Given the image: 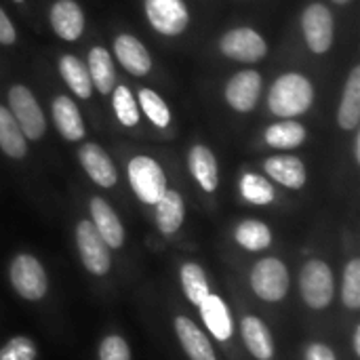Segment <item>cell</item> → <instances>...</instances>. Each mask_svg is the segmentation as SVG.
<instances>
[{"instance_id":"8d00e7d4","label":"cell","mask_w":360,"mask_h":360,"mask_svg":"<svg viewBox=\"0 0 360 360\" xmlns=\"http://www.w3.org/2000/svg\"><path fill=\"white\" fill-rule=\"evenodd\" d=\"M306 360H338L333 350L327 348L325 344H312L306 352Z\"/></svg>"},{"instance_id":"7a4b0ae2","label":"cell","mask_w":360,"mask_h":360,"mask_svg":"<svg viewBox=\"0 0 360 360\" xmlns=\"http://www.w3.org/2000/svg\"><path fill=\"white\" fill-rule=\"evenodd\" d=\"M129 181L137 198L146 205H156L167 192L165 171L150 156H135L129 162Z\"/></svg>"},{"instance_id":"8fae6325","label":"cell","mask_w":360,"mask_h":360,"mask_svg":"<svg viewBox=\"0 0 360 360\" xmlns=\"http://www.w3.org/2000/svg\"><path fill=\"white\" fill-rule=\"evenodd\" d=\"M262 93V76L255 70L238 72L226 84V101L236 112H251Z\"/></svg>"},{"instance_id":"f35d334b","label":"cell","mask_w":360,"mask_h":360,"mask_svg":"<svg viewBox=\"0 0 360 360\" xmlns=\"http://www.w3.org/2000/svg\"><path fill=\"white\" fill-rule=\"evenodd\" d=\"M354 158H356V162H360V135H356V139H354Z\"/></svg>"},{"instance_id":"5bb4252c","label":"cell","mask_w":360,"mask_h":360,"mask_svg":"<svg viewBox=\"0 0 360 360\" xmlns=\"http://www.w3.org/2000/svg\"><path fill=\"white\" fill-rule=\"evenodd\" d=\"M91 217H93V226L99 232V236L105 240L108 247L118 249L124 243V228L118 219V215L114 213V209L103 200V198H93L91 200Z\"/></svg>"},{"instance_id":"1f68e13d","label":"cell","mask_w":360,"mask_h":360,"mask_svg":"<svg viewBox=\"0 0 360 360\" xmlns=\"http://www.w3.org/2000/svg\"><path fill=\"white\" fill-rule=\"evenodd\" d=\"M240 192L253 205H270L274 200V188L264 177L253 173H247L240 179Z\"/></svg>"},{"instance_id":"3957f363","label":"cell","mask_w":360,"mask_h":360,"mask_svg":"<svg viewBox=\"0 0 360 360\" xmlns=\"http://www.w3.org/2000/svg\"><path fill=\"white\" fill-rule=\"evenodd\" d=\"M300 291L312 310H323L333 300V272L321 259H310L300 274Z\"/></svg>"},{"instance_id":"ffe728a7","label":"cell","mask_w":360,"mask_h":360,"mask_svg":"<svg viewBox=\"0 0 360 360\" xmlns=\"http://www.w3.org/2000/svg\"><path fill=\"white\" fill-rule=\"evenodd\" d=\"M198 308H200L205 325L209 327V331L213 333L215 340L226 342L232 338V319H230V312H228V306L224 304V300L209 293Z\"/></svg>"},{"instance_id":"f1b7e54d","label":"cell","mask_w":360,"mask_h":360,"mask_svg":"<svg viewBox=\"0 0 360 360\" xmlns=\"http://www.w3.org/2000/svg\"><path fill=\"white\" fill-rule=\"evenodd\" d=\"M181 287L186 297L194 304L200 306L205 302V297L209 295V283H207V274L198 264H186L181 268Z\"/></svg>"},{"instance_id":"d6986e66","label":"cell","mask_w":360,"mask_h":360,"mask_svg":"<svg viewBox=\"0 0 360 360\" xmlns=\"http://www.w3.org/2000/svg\"><path fill=\"white\" fill-rule=\"evenodd\" d=\"M190 171L200 184L205 192H215L219 184V171H217V160L215 154L207 146H194L188 156Z\"/></svg>"},{"instance_id":"4316f807","label":"cell","mask_w":360,"mask_h":360,"mask_svg":"<svg viewBox=\"0 0 360 360\" xmlns=\"http://www.w3.org/2000/svg\"><path fill=\"white\" fill-rule=\"evenodd\" d=\"M304 139H306V129L293 118L276 122L266 131V143L276 150H293L302 146Z\"/></svg>"},{"instance_id":"e0dca14e","label":"cell","mask_w":360,"mask_h":360,"mask_svg":"<svg viewBox=\"0 0 360 360\" xmlns=\"http://www.w3.org/2000/svg\"><path fill=\"white\" fill-rule=\"evenodd\" d=\"M264 169L285 188L300 190L306 184V167L297 156H272L264 162Z\"/></svg>"},{"instance_id":"8992f818","label":"cell","mask_w":360,"mask_h":360,"mask_svg":"<svg viewBox=\"0 0 360 360\" xmlns=\"http://www.w3.org/2000/svg\"><path fill=\"white\" fill-rule=\"evenodd\" d=\"M11 283L13 289L30 302L42 300L46 289H49V281H46V272L40 266V262L32 255H17L11 264Z\"/></svg>"},{"instance_id":"603a6c76","label":"cell","mask_w":360,"mask_h":360,"mask_svg":"<svg viewBox=\"0 0 360 360\" xmlns=\"http://www.w3.org/2000/svg\"><path fill=\"white\" fill-rule=\"evenodd\" d=\"M184 198L175 190H167L156 202V224L162 234H175L184 224Z\"/></svg>"},{"instance_id":"e575fe53","label":"cell","mask_w":360,"mask_h":360,"mask_svg":"<svg viewBox=\"0 0 360 360\" xmlns=\"http://www.w3.org/2000/svg\"><path fill=\"white\" fill-rule=\"evenodd\" d=\"M99 360H131L129 344L118 335L105 338L99 346Z\"/></svg>"},{"instance_id":"f546056e","label":"cell","mask_w":360,"mask_h":360,"mask_svg":"<svg viewBox=\"0 0 360 360\" xmlns=\"http://www.w3.org/2000/svg\"><path fill=\"white\" fill-rule=\"evenodd\" d=\"M112 91H114L112 103H114V112H116V118L120 120V124H124V127H137V122H139V110H137V101L133 99L129 86L118 84Z\"/></svg>"},{"instance_id":"4dcf8cb0","label":"cell","mask_w":360,"mask_h":360,"mask_svg":"<svg viewBox=\"0 0 360 360\" xmlns=\"http://www.w3.org/2000/svg\"><path fill=\"white\" fill-rule=\"evenodd\" d=\"M139 101H141L143 114L152 120V124H156L158 129H167L171 124V112L158 93H154L152 89H141Z\"/></svg>"},{"instance_id":"ab89813d","label":"cell","mask_w":360,"mask_h":360,"mask_svg":"<svg viewBox=\"0 0 360 360\" xmlns=\"http://www.w3.org/2000/svg\"><path fill=\"white\" fill-rule=\"evenodd\" d=\"M333 2H338V4H346V2H350V0H333Z\"/></svg>"},{"instance_id":"ba28073f","label":"cell","mask_w":360,"mask_h":360,"mask_svg":"<svg viewBox=\"0 0 360 360\" xmlns=\"http://www.w3.org/2000/svg\"><path fill=\"white\" fill-rule=\"evenodd\" d=\"M148 21L162 36H177L188 27L190 13L184 0H143Z\"/></svg>"},{"instance_id":"2e32d148","label":"cell","mask_w":360,"mask_h":360,"mask_svg":"<svg viewBox=\"0 0 360 360\" xmlns=\"http://www.w3.org/2000/svg\"><path fill=\"white\" fill-rule=\"evenodd\" d=\"M53 118L55 127L68 141H78L84 137V122L80 110L68 95H59L53 99Z\"/></svg>"},{"instance_id":"836d02e7","label":"cell","mask_w":360,"mask_h":360,"mask_svg":"<svg viewBox=\"0 0 360 360\" xmlns=\"http://www.w3.org/2000/svg\"><path fill=\"white\" fill-rule=\"evenodd\" d=\"M38 350L30 338H13L0 348V360H36Z\"/></svg>"},{"instance_id":"9c48e42d","label":"cell","mask_w":360,"mask_h":360,"mask_svg":"<svg viewBox=\"0 0 360 360\" xmlns=\"http://www.w3.org/2000/svg\"><path fill=\"white\" fill-rule=\"evenodd\" d=\"M219 49L226 57L245 61V63H255L266 57L268 44L266 40L251 27H236L230 30L228 34L221 36Z\"/></svg>"},{"instance_id":"5b68a950","label":"cell","mask_w":360,"mask_h":360,"mask_svg":"<svg viewBox=\"0 0 360 360\" xmlns=\"http://www.w3.org/2000/svg\"><path fill=\"white\" fill-rule=\"evenodd\" d=\"M251 287L255 295L266 302H281L289 291V272L287 266L276 257H266L253 266Z\"/></svg>"},{"instance_id":"d4e9b609","label":"cell","mask_w":360,"mask_h":360,"mask_svg":"<svg viewBox=\"0 0 360 360\" xmlns=\"http://www.w3.org/2000/svg\"><path fill=\"white\" fill-rule=\"evenodd\" d=\"M0 150L11 158H23L27 154L25 135L4 105H0Z\"/></svg>"},{"instance_id":"4fadbf2b","label":"cell","mask_w":360,"mask_h":360,"mask_svg":"<svg viewBox=\"0 0 360 360\" xmlns=\"http://www.w3.org/2000/svg\"><path fill=\"white\" fill-rule=\"evenodd\" d=\"M114 53H116L120 65L133 76L141 78L152 68V57H150L148 49L131 34H120L114 40Z\"/></svg>"},{"instance_id":"484cf974","label":"cell","mask_w":360,"mask_h":360,"mask_svg":"<svg viewBox=\"0 0 360 360\" xmlns=\"http://www.w3.org/2000/svg\"><path fill=\"white\" fill-rule=\"evenodd\" d=\"M59 72H61L65 84L74 91V95H78L80 99L91 97L93 82H91V76H89V68H84V63L78 57L63 55L59 59Z\"/></svg>"},{"instance_id":"44dd1931","label":"cell","mask_w":360,"mask_h":360,"mask_svg":"<svg viewBox=\"0 0 360 360\" xmlns=\"http://www.w3.org/2000/svg\"><path fill=\"white\" fill-rule=\"evenodd\" d=\"M338 122L342 129L352 131L356 129L360 122V65L352 68L346 89H344V97L340 103V112H338Z\"/></svg>"},{"instance_id":"cb8c5ba5","label":"cell","mask_w":360,"mask_h":360,"mask_svg":"<svg viewBox=\"0 0 360 360\" xmlns=\"http://www.w3.org/2000/svg\"><path fill=\"white\" fill-rule=\"evenodd\" d=\"M89 76L91 82L97 86V91L101 95L112 93L114 84H116V72H114V63L110 57V51H105L103 46H95L89 51Z\"/></svg>"},{"instance_id":"9a60e30c","label":"cell","mask_w":360,"mask_h":360,"mask_svg":"<svg viewBox=\"0 0 360 360\" xmlns=\"http://www.w3.org/2000/svg\"><path fill=\"white\" fill-rule=\"evenodd\" d=\"M51 25L63 40H78L84 30L82 8L74 0H57L51 6Z\"/></svg>"},{"instance_id":"ac0fdd59","label":"cell","mask_w":360,"mask_h":360,"mask_svg":"<svg viewBox=\"0 0 360 360\" xmlns=\"http://www.w3.org/2000/svg\"><path fill=\"white\" fill-rule=\"evenodd\" d=\"M175 331L177 338L186 350V354L192 360H217L213 346L209 344L207 335L186 316H177L175 319Z\"/></svg>"},{"instance_id":"7402d4cb","label":"cell","mask_w":360,"mask_h":360,"mask_svg":"<svg viewBox=\"0 0 360 360\" xmlns=\"http://www.w3.org/2000/svg\"><path fill=\"white\" fill-rule=\"evenodd\" d=\"M243 338L249 348V352L259 360H270L274 354L272 335L266 327V323L257 316H245L243 319Z\"/></svg>"},{"instance_id":"6da1fadb","label":"cell","mask_w":360,"mask_h":360,"mask_svg":"<svg viewBox=\"0 0 360 360\" xmlns=\"http://www.w3.org/2000/svg\"><path fill=\"white\" fill-rule=\"evenodd\" d=\"M312 101H314L312 82L306 76L293 72L276 78L268 95V105L272 114L281 118H295L308 112Z\"/></svg>"},{"instance_id":"d6a6232c","label":"cell","mask_w":360,"mask_h":360,"mask_svg":"<svg viewBox=\"0 0 360 360\" xmlns=\"http://www.w3.org/2000/svg\"><path fill=\"white\" fill-rule=\"evenodd\" d=\"M342 302L348 310L360 308V259H352L344 270Z\"/></svg>"},{"instance_id":"52a82bcc","label":"cell","mask_w":360,"mask_h":360,"mask_svg":"<svg viewBox=\"0 0 360 360\" xmlns=\"http://www.w3.org/2000/svg\"><path fill=\"white\" fill-rule=\"evenodd\" d=\"M76 243H78V251L82 257L84 268L91 274L103 276L110 272L112 268V257H110V247L105 245V240L99 236V232L95 230V226L84 219L78 224L76 228Z\"/></svg>"},{"instance_id":"74e56055","label":"cell","mask_w":360,"mask_h":360,"mask_svg":"<svg viewBox=\"0 0 360 360\" xmlns=\"http://www.w3.org/2000/svg\"><path fill=\"white\" fill-rule=\"evenodd\" d=\"M354 352H356V356H360V327H356V331H354Z\"/></svg>"},{"instance_id":"60d3db41","label":"cell","mask_w":360,"mask_h":360,"mask_svg":"<svg viewBox=\"0 0 360 360\" xmlns=\"http://www.w3.org/2000/svg\"><path fill=\"white\" fill-rule=\"evenodd\" d=\"M15 2H23V0H15Z\"/></svg>"},{"instance_id":"83f0119b","label":"cell","mask_w":360,"mask_h":360,"mask_svg":"<svg viewBox=\"0 0 360 360\" xmlns=\"http://www.w3.org/2000/svg\"><path fill=\"white\" fill-rule=\"evenodd\" d=\"M236 243L247 251H262L268 249L272 243V232L264 221L247 219L236 228Z\"/></svg>"},{"instance_id":"7c38bea8","label":"cell","mask_w":360,"mask_h":360,"mask_svg":"<svg viewBox=\"0 0 360 360\" xmlns=\"http://www.w3.org/2000/svg\"><path fill=\"white\" fill-rule=\"evenodd\" d=\"M80 165L86 171V175L101 188H112L118 179V173L114 169L112 158L108 156V152L97 146V143H84L78 152Z\"/></svg>"},{"instance_id":"277c9868","label":"cell","mask_w":360,"mask_h":360,"mask_svg":"<svg viewBox=\"0 0 360 360\" xmlns=\"http://www.w3.org/2000/svg\"><path fill=\"white\" fill-rule=\"evenodd\" d=\"M8 105H11V114L15 116L19 129L23 131V135L27 139H40L44 135V131H46L44 114L27 86H23V84L11 86Z\"/></svg>"},{"instance_id":"30bf717a","label":"cell","mask_w":360,"mask_h":360,"mask_svg":"<svg viewBox=\"0 0 360 360\" xmlns=\"http://www.w3.org/2000/svg\"><path fill=\"white\" fill-rule=\"evenodd\" d=\"M302 27L304 38L310 51L314 53H327L333 44V15L325 4H310L302 15Z\"/></svg>"},{"instance_id":"d590c367","label":"cell","mask_w":360,"mask_h":360,"mask_svg":"<svg viewBox=\"0 0 360 360\" xmlns=\"http://www.w3.org/2000/svg\"><path fill=\"white\" fill-rule=\"evenodd\" d=\"M15 40H17V32H15L11 19L6 17V13L0 8V44L8 46V44H13Z\"/></svg>"}]
</instances>
